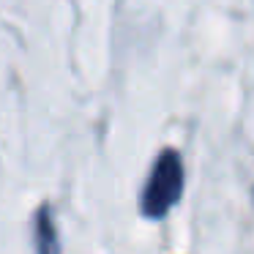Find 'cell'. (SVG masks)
<instances>
[{
  "mask_svg": "<svg viewBox=\"0 0 254 254\" xmlns=\"http://www.w3.org/2000/svg\"><path fill=\"white\" fill-rule=\"evenodd\" d=\"M183 181H186V175H183L181 156L172 148L161 150L148 175V183L142 186V194H139V213L153 221L164 219L181 199Z\"/></svg>",
  "mask_w": 254,
  "mask_h": 254,
  "instance_id": "cell-1",
  "label": "cell"
},
{
  "mask_svg": "<svg viewBox=\"0 0 254 254\" xmlns=\"http://www.w3.org/2000/svg\"><path fill=\"white\" fill-rule=\"evenodd\" d=\"M36 230V254H61V241H58V227L52 221L50 205H41L33 216Z\"/></svg>",
  "mask_w": 254,
  "mask_h": 254,
  "instance_id": "cell-2",
  "label": "cell"
}]
</instances>
